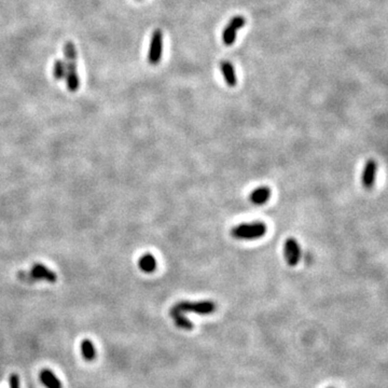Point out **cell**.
<instances>
[{
    "mask_svg": "<svg viewBox=\"0 0 388 388\" xmlns=\"http://www.w3.org/2000/svg\"><path fill=\"white\" fill-rule=\"evenodd\" d=\"M65 65H66V80L67 89L70 92L78 91L80 85V79L77 70V50L72 41H67L64 47Z\"/></svg>",
    "mask_w": 388,
    "mask_h": 388,
    "instance_id": "cell-1",
    "label": "cell"
},
{
    "mask_svg": "<svg viewBox=\"0 0 388 388\" xmlns=\"http://www.w3.org/2000/svg\"><path fill=\"white\" fill-rule=\"evenodd\" d=\"M267 227L262 221L244 222L231 229V236L238 240H254L263 237L266 234Z\"/></svg>",
    "mask_w": 388,
    "mask_h": 388,
    "instance_id": "cell-2",
    "label": "cell"
},
{
    "mask_svg": "<svg viewBox=\"0 0 388 388\" xmlns=\"http://www.w3.org/2000/svg\"><path fill=\"white\" fill-rule=\"evenodd\" d=\"M180 313H194L199 315L212 314L217 309V304L211 300L204 301H179L171 308Z\"/></svg>",
    "mask_w": 388,
    "mask_h": 388,
    "instance_id": "cell-3",
    "label": "cell"
},
{
    "mask_svg": "<svg viewBox=\"0 0 388 388\" xmlns=\"http://www.w3.org/2000/svg\"><path fill=\"white\" fill-rule=\"evenodd\" d=\"M284 258L289 266H296L301 259V248L294 237H288L284 243Z\"/></svg>",
    "mask_w": 388,
    "mask_h": 388,
    "instance_id": "cell-4",
    "label": "cell"
},
{
    "mask_svg": "<svg viewBox=\"0 0 388 388\" xmlns=\"http://www.w3.org/2000/svg\"><path fill=\"white\" fill-rule=\"evenodd\" d=\"M246 20L242 15H236L229 22V24L222 31V41L226 46L230 47L236 40V32L238 29L243 28Z\"/></svg>",
    "mask_w": 388,
    "mask_h": 388,
    "instance_id": "cell-5",
    "label": "cell"
},
{
    "mask_svg": "<svg viewBox=\"0 0 388 388\" xmlns=\"http://www.w3.org/2000/svg\"><path fill=\"white\" fill-rule=\"evenodd\" d=\"M163 50V34L160 29H155L152 34L150 48L148 53V61L151 65H157L161 61Z\"/></svg>",
    "mask_w": 388,
    "mask_h": 388,
    "instance_id": "cell-6",
    "label": "cell"
},
{
    "mask_svg": "<svg viewBox=\"0 0 388 388\" xmlns=\"http://www.w3.org/2000/svg\"><path fill=\"white\" fill-rule=\"evenodd\" d=\"M376 172H378V162L374 158H370L365 162L362 174V184L365 190H371L374 187Z\"/></svg>",
    "mask_w": 388,
    "mask_h": 388,
    "instance_id": "cell-7",
    "label": "cell"
},
{
    "mask_svg": "<svg viewBox=\"0 0 388 388\" xmlns=\"http://www.w3.org/2000/svg\"><path fill=\"white\" fill-rule=\"evenodd\" d=\"M30 273L36 278L37 282L39 281H46L48 283H56L57 275L55 272L48 269L46 265L41 263H36L31 266Z\"/></svg>",
    "mask_w": 388,
    "mask_h": 388,
    "instance_id": "cell-8",
    "label": "cell"
},
{
    "mask_svg": "<svg viewBox=\"0 0 388 388\" xmlns=\"http://www.w3.org/2000/svg\"><path fill=\"white\" fill-rule=\"evenodd\" d=\"M272 194L271 188L267 185H261V187L256 188L253 192L248 196V200L251 204L256 206H262L266 204L270 201Z\"/></svg>",
    "mask_w": 388,
    "mask_h": 388,
    "instance_id": "cell-9",
    "label": "cell"
},
{
    "mask_svg": "<svg viewBox=\"0 0 388 388\" xmlns=\"http://www.w3.org/2000/svg\"><path fill=\"white\" fill-rule=\"evenodd\" d=\"M39 380L46 388H63L61 380L51 369H42L39 373Z\"/></svg>",
    "mask_w": 388,
    "mask_h": 388,
    "instance_id": "cell-10",
    "label": "cell"
},
{
    "mask_svg": "<svg viewBox=\"0 0 388 388\" xmlns=\"http://www.w3.org/2000/svg\"><path fill=\"white\" fill-rule=\"evenodd\" d=\"M156 259L154 255L151 254H145L139 258L138 260V267L141 272L147 273V274H151L156 270Z\"/></svg>",
    "mask_w": 388,
    "mask_h": 388,
    "instance_id": "cell-11",
    "label": "cell"
},
{
    "mask_svg": "<svg viewBox=\"0 0 388 388\" xmlns=\"http://www.w3.org/2000/svg\"><path fill=\"white\" fill-rule=\"evenodd\" d=\"M80 349H81L82 357H83V359L86 360V362H91L93 360L96 359L97 356L96 347L94 345V343L89 340V338H84V340L81 342Z\"/></svg>",
    "mask_w": 388,
    "mask_h": 388,
    "instance_id": "cell-12",
    "label": "cell"
},
{
    "mask_svg": "<svg viewBox=\"0 0 388 388\" xmlns=\"http://www.w3.org/2000/svg\"><path fill=\"white\" fill-rule=\"evenodd\" d=\"M221 73L223 75V78H225L227 84L230 87H234L237 83L236 80V75H235V70L233 65L230 62H222L220 64Z\"/></svg>",
    "mask_w": 388,
    "mask_h": 388,
    "instance_id": "cell-13",
    "label": "cell"
},
{
    "mask_svg": "<svg viewBox=\"0 0 388 388\" xmlns=\"http://www.w3.org/2000/svg\"><path fill=\"white\" fill-rule=\"evenodd\" d=\"M169 315H171V317L173 318L175 325L180 328V329H184V330L193 329L192 322H191L182 313H180V311L174 310L171 309V310H169Z\"/></svg>",
    "mask_w": 388,
    "mask_h": 388,
    "instance_id": "cell-14",
    "label": "cell"
},
{
    "mask_svg": "<svg viewBox=\"0 0 388 388\" xmlns=\"http://www.w3.org/2000/svg\"><path fill=\"white\" fill-rule=\"evenodd\" d=\"M53 75L56 80H63L66 76V65L63 59H56L53 66Z\"/></svg>",
    "mask_w": 388,
    "mask_h": 388,
    "instance_id": "cell-15",
    "label": "cell"
},
{
    "mask_svg": "<svg viewBox=\"0 0 388 388\" xmlns=\"http://www.w3.org/2000/svg\"><path fill=\"white\" fill-rule=\"evenodd\" d=\"M16 277H18L20 281L27 283V284H34L37 282L36 278L34 277V275H32L30 272L20 271L19 273H16Z\"/></svg>",
    "mask_w": 388,
    "mask_h": 388,
    "instance_id": "cell-16",
    "label": "cell"
},
{
    "mask_svg": "<svg viewBox=\"0 0 388 388\" xmlns=\"http://www.w3.org/2000/svg\"><path fill=\"white\" fill-rule=\"evenodd\" d=\"M9 388H20V378L18 374H11L9 378Z\"/></svg>",
    "mask_w": 388,
    "mask_h": 388,
    "instance_id": "cell-17",
    "label": "cell"
},
{
    "mask_svg": "<svg viewBox=\"0 0 388 388\" xmlns=\"http://www.w3.org/2000/svg\"><path fill=\"white\" fill-rule=\"evenodd\" d=\"M329 388H335V387H329Z\"/></svg>",
    "mask_w": 388,
    "mask_h": 388,
    "instance_id": "cell-18",
    "label": "cell"
}]
</instances>
